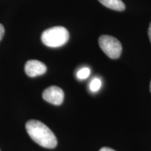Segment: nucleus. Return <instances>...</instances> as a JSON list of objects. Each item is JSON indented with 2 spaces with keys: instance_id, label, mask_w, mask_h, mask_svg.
Returning a JSON list of instances; mask_svg holds the SVG:
<instances>
[{
  "instance_id": "7ed1b4c3",
  "label": "nucleus",
  "mask_w": 151,
  "mask_h": 151,
  "mask_svg": "<svg viewBox=\"0 0 151 151\" xmlns=\"http://www.w3.org/2000/svg\"><path fill=\"white\" fill-rule=\"evenodd\" d=\"M99 45L104 52L111 59H117L122 52V45L116 38L102 35L99 39Z\"/></svg>"
},
{
  "instance_id": "20e7f679",
  "label": "nucleus",
  "mask_w": 151,
  "mask_h": 151,
  "mask_svg": "<svg viewBox=\"0 0 151 151\" xmlns=\"http://www.w3.org/2000/svg\"><path fill=\"white\" fill-rule=\"evenodd\" d=\"M42 96L45 101L53 105L59 106L63 102L65 94L59 87L50 86L43 91Z\"/></svg>"
},
{
  "instance_id": "9b49d317",
  "label": "nucleus",
  "mask_w": 151,
  "mask_h": 151,
  "mask_svg": "<svg viewBox=\"0 0 151 151\" xmlns=\"http://www.w3.org/2000/svg\"><path fill=\"white\" fill-rule=\"evenodd\" d=\"M148 35L149 39H150V42H151V22H150V25H149L148 31Z\"/></svg>"
},
{
  "instance_id": "0eeeda50",
  "label": "nucleus",
  "mask_w": 151,
  "mask_h": 151,
  "mask_svg": "<svg viewBox=\"0 0 151 151\" xmlns=\"http://www.w3.org/2000/svg\"><path fill=\"white\" fill-rule=\"evenodd\" d=\"M101 86V81L100 79L95 78L91 81L90 85V88L92 92H97L100 89Z\"/></svg>"
},
{
  "instance_id": "f8f14e48",
  "label": "nucleus",
  "mask_w": 151,
  "mask_h": 151,
  "mask_svg": "<svg viewBox=\"0 0 151 151\" xmlns=\"http://www.w3.org/2000/svg\"><path fill=\"white\" fill-rule=\"evenodd\" d=\"M150 92H151V81H150Z\"/></svg>"
},
{
  "instance_id": "6e6552de",
  "label": "nucleus",
  "mask_w": 151,
  "mask_h": 151,
  "mask_svg": "<svg viewBox=\"0 0 151 151\" xmlns=\"http://www.w3.org/2000/svg\"><path fill=\"white\" fill-rule=\"evenodd\" d=\"M90 74V69L88 67H84L80 69L77 73V76L79 79H86Z\"/></svg>"
},
{
  "instance_id": "f257e3e1",
  "label": "nucleus",
  "mask_w": 151,
  "mask_h": 151,
  "mask_svg": "<svg viewBox=\"0 0 151 151\" xmlns=\"http://www.w3.org/2000/svg\"><path fill=\"white\" fill-rule=\"evenodd\" d=\"M26 130L34 141L46 148H54L58 144L57 138L50 129L39 120H31L26 123Z\"/></svg>"
},
{
  "instance_id": "f03ea898",
  "label": "nucleus",
  "mask_w": 151,
  "mask_h": 151,
  "mask_svg": "<svg viewBox=\"0 0 151 151\" xmlns=\"http://www.w3.org/2000/svg\"><path fill=\"white\" fill-rule=\"evenodd\" d=\"M69 39L68 30L61 26L49 28L41 35V41L43 44L51 48L64 46L69 41Z\"/></svg>"
},
{
  "instance_id": "39448f33",
  "label": "nucleus",
  "mask_w": 151,
  "mask_h": 151,
  "mask_svg": "<svg viewBox=\"0 0 151 151\" xmlns=\"http://www.w3.org/2000/svg\"><path fill=\"white\" fill-rule=\"evenodd\" d=\"M46 70V66L38 60H28L24 65V71L29 77H36L44 74Z\"/></svg>"
},
{
  "instance_id": "9d476101",
  "label": "nucleus",
  "mask_w": 151,
  "mask_h": 151,
  "mask_svg": "<svg viewBox=\"0 0 151 151\" xmlns=\"http://www.w3.org/2000/svg\"><path fill=\"white\" fill-rule=\"evenodd\" d=\"M99 151H116V150H113V149H111L110 148H108V147H104V148L100 149Z\"/></svg>"
},
{
  "instance_id": "1a4fd4ad",
  "label": "nucleus",
  "mask_w": 151,
  "mask_h": 151,
  "mask_svg": "<svg viewBox=\"0 0 151 151\" xmlns=\"http://www.w3.org/2000/svg\"><path fill=\"white\" fill-rule=\"evenodd\" d=\"M4 35V26L2 24H0V41L3 38Z\"/></svg>"
},
{
  "instance_id": "423d86ee",
  "label": "nucleus",
  "mask_w": 151,
  "mask_h": 151,
  "mask_svg": "<svg viewBox=\"0 0 151 151\" xmlns=\"http://www.w3.org/2000/svg\"><path fill=\"white\" fill-rule=\"evenodd\" d=\"M99 1L104 6L113 10L122 11L125 9V5L122 0H99Z\"/></svg>"
}]
</instances>
